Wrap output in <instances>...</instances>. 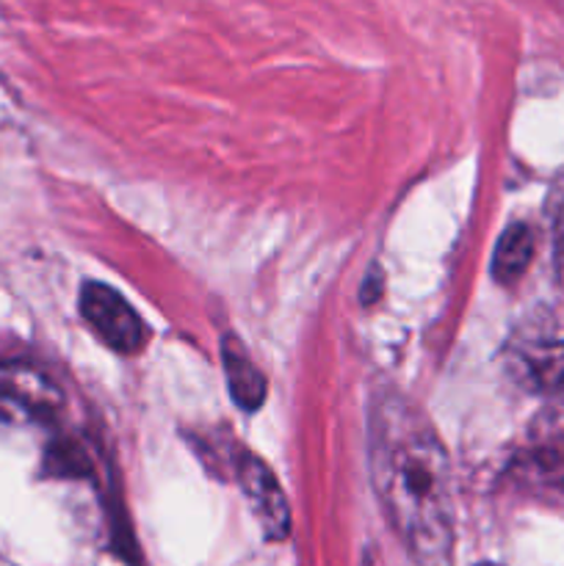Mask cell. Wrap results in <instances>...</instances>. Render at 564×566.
Listing matches in <instances>:
<instances>
[{"mask_svg": "<svg viewBox=\"0 0 564 566\" xmlns=\"http://www.w3.org/2000/svg\"><path fill=\"white\" fill-rule=\"evenodd\" d=\"M368 453L376 495L412 562L453 566L451 462L429 418L398 392H382L370 407Z\"/></svg>", "mask_w": 564, "mask_h": 566, "instance_id": "obj_1", "label": "cell"}, {"mask_svg": "<svg viewBox=\"0 0 564 566\" xmlns=\"http://www.w3.org/2000/svg\"><path fill=\"white\" fill-rule=\"evenodd\" d=\"M81 315L100 335L105 346L119 354H138L149 340L142 315L130 307L119 291L103 282H88L81 291Z\"/></svg>", "mask_w": 564, "mask_h": 566, "instance_id": "obj_2", "label": "cell"}, {"mask_svg": "<svg viewBox=\"0 0 564 566\" xmlns=\"http://www.w3.org/2000/svg\"><path fill=\"white\" fill-rule=\"evenodd\" d=\"M64 407L59 387L22 363H0V420L6 423H53Z\"/></svg>", "mask_w": 564, "mask_h": 566, "instance_id": "obj_3", "label": "cell"}, {"mask_svg": "<svg viewBox=\"0 0 564 566\" xmlns=\"http://www.w3.org/2000/svg\"><path fill=\"white\" fill-rule=\"evenodd\" d=\"M236 473L243 497H247V503L252 506V514L260 523V528H263L265 539H285L288 531H291V512H288L285 492L280 490L269 464H265L263 459L254 457V453L241 451L238 453Z\"/></svg>", "mask_w": 564, "mask_h": 566, "instance_id": "obj_4", "label": "cell"}, {"mask_svg": "<svg viewBox=\"0 0 564 566\" xmlns=\"http://www.w3.org/2000/svg\"><path fill=\"white\" fill-rule=\"evenodd\" d=\"M221 359H224L227 385H230V392L232 398H236L238 407H243L247 412H254V409L263 407L265 376L260 374L258 365L249 359L247 348L241 346V340L227 337L224 346H221Z\"/></svg>", "mask_w": 564, "mask_h": 566, "instance_id": "obj_5", "label": "cell"}, {"mask_svg": "<svg viewBox=\"0 0 564 566\" xmlns=\"http://www.w3.org/2000/svg\"><path fill=\"white\" fill-rule=\"evenodd\" d=\"M520 376L534 390H556L564 385V343L540 340L518 352Z\"/></svg>", "mask_w": 564, "mask_h": 566, "instance_id": "obj_6", "label": "cell"}, {"mask_svg": "<svg viewBox=\"0 0 564 566\" xmlns=\"http://www.w3.org/2000/svg\"><path fill=\"white\" fill-rule=\"evenodd\" d=\"M534 258V232L525 224H512L492 254V276L498 285H514Z\"/></svg>", "mask_w": 564, "mask_h": 566, "instance_id": "obj_7", "label": "cell"}, {"mask_svg": "<svg viewBox=\"0 0 564 566\" xmlns=\"http://www.w3.org/2000/svg\"><path fill=\"white\" fill-rule=\"evenodd\" d=\"M481 566H495V564H481Z\"/></svg>", "mask_w": 564, "mask_h": 566, "instance_id": "obj_8", "label": "cell"}]
</instances>
